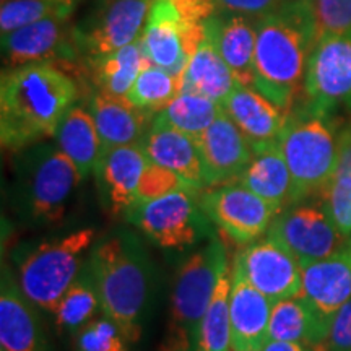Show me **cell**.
<instances>
[{
    "instance_id": "obj_42",
    "label": "cell",
    "mask_w": 351,
    "mask_h": 351,
    "mask_svg": "<svg viewBox=\"0 0 351 351\" xmlns=\"http://www.w3.org/2000/svg\"><path fill=\"white\" fill-rule=\"evenodd\" d=\"M262 351H313V348L302 343H298V341L269 340L262 348Z\"/></svg>"
},
{
    "instance_id": "obj_10",
    "label": "cell",
    "mask_w": 351,
    "mask_h": 351,
    "mask_svg": "<svg viewBox=\"0 0 351 351\" xmlns=\"http://www.w3.org/2000/svg\"><path fill=\"white\" fill-rule=\"evenodd\" d=\"M155 0H99L73 28L78 51L88 59L109 54L142 38Z\"/></svg>"
},
{
    "instance_id": "obj_40",
    "label": "cell",
    "mask_w": 351,
    "mask_h": 351,
    "mask_svg": "<svg viewBox=\"0 0 351 351\" xmlns=\"http://www.w3.org/2000/svg\"><path fill=\"white\" fill-rule=\"evenodd\" d=\"M287 0H215L218 10L230 12V13H239V15L245 16H261L267 15V13L275 12L280 8Z\"/></svg>"
},
{
    "instance_id": "obj_32",
    "label": "cell",
    "mask_w": 351,
    "mask_h": 351,
    "mask_svg": "<svg viewBox=\"0 0 351 351\" xmlns=\"http://www.w3.org/2000/svg\"><path fill=\"white\" fill-rule=\"evenodd\" d=\"M101 311L98 289L93 278L83 267L78 278L70 285V288L60 298L54 314L56 326L59 330L77 333L88 322H91L95 314Z\"/></svg>"
},
{
    "instance_id": "obj_16",
    "label": "cell",
    "mask_w": 351,
    "mask_h": 351,
    "mask_svg": "<svg viewBox=\"0 0 351 351\" xmlns=\"http://www.w3.org/2000/svg\"><path fill=\"white\" fill-rule=\"evenodd\" d=\"M207 187L236 182L254 158V150L225 111L195 140Z\"/></svg>"
},
{
    "instance_id": "obj_44",
    "label": "cell",
    "mask_w": 351,
    "mask_h": 351,
    "mask_svg": "<svg viewBox=\"0 0 351 351\" xmlns=\"http://www.w3.org/2000/svg\"><path fill=\"white\" fill-rule=\"evenodd\" d=\"M2 2H5V0H2Z\"/></svg>"
},
{
    "instance_id": "obj_31",
    "label": "cell",
    "mask_w": 351,
    "mask_h": 351,
    "mask_svg": "<svg viewBox=\"0 0 351 351\" xmlns=\"http://www.w3.org/2000/svg\"><path fill=\"white\" fill-rule=\"evenodd\" d=\"M221 111V104L207 96L181 91L156 117L195 140L213 124Z\"/></svg>"
},
{
    "instance_id": "obj_21",
    "label": "cell",
    "mask_w": 351,
    "mask_h": 351,
    "mask_svg": "<svg viewBox=\"0 0 351 351\" xmlns=\"http://www.w3.org/2000/svg\"><path fill=\"white\" fill-rule=\"evenodd\" d=\"M207 36L238 83L254 88L257 26L251 16L219 10L207 20Z\"/></svg>"
},
{
    "instance_id": "obj_11",
    "label": "cell",
    "mask_w": 351,
    "mask_h": 351,
    "mask_svg": "<svg viewBox=\"0 0 351 351\" xmlns=\"http://www.w3.org/2000/svg\"><path fill=\"white\" fill-rule=\"evenodd\" d=\"M267 236L283 244L301 267L339 252L348 239L333 225L322 202L289 205L276 215Z\"/></svg>"
},
{
    "instance_id": "obj_28",
    "label": "cell",
    "mask_w": 351,
    "mask_h": 351,
    "mask_svg": "<svg viewBox=\"0 0 351 351\" xmlns=\"http://www.w3.org/2000/svg\"><path fill=\"white\" fill-rule=\"evenodd\" d=\"M90 72L98 91L127 98L140 72L150 65L142 39L127 44L109 54L90 57Z\"/></svg>"
},
{
    "instance_id": "obj_36",
    "label": "cell",
    "mask_w": 351,
    "mask_h": 351,
    "mask_svg": "<svg viewBox=\"0 0 351 351\" xmlns=\"http://www.w3.org/2000/svg\"><path fill=\"white\" fill-rule=\"evenodd\" d=\"M320 199L337 230L351 238V174L337 173Z\"/></svg>"
},
{
    "instance_id": "obj_1",
    "label": "cell",
    "mask_w": 351,
    "mask_h": 351,
    "mask_svg": "<svg viewBox=\"0 0 351 351\" xmlns=\"http://www.w3.org/2000/svg\"><path fill=\"white\" fill-rule=\"evenodd\" d=\"M77 98L75 80L54 62L3 70L0 83L2 147L20 150L56 137L57 127Z\"/></svg>"
},
{
    "instance_id": "obj_6",
    "label": "cell",
    "mask_w": 351,
    "mask_h": 351,
    "mask_svg": "<svg viewBox=\"0 0 351 351\" xmlns=\"http://www.w3.org/2000/svg\"><path fill=\"white\" fill-rule=\"evenodd\" d=\"M217 12L215 0H155L140 38L150 64L182 77Z\"/></svg>"
},
{
    "instance_id": "obj_35",
    "label": "cell",
    "mask_w": 351,
    "mask_h": 351,
    "mask_svg": "<svg viewBox=\"0 0 351 351\" xmlns=\"http://www.w3.org/2000/svg\"><path fill=\"white\" fill-rule=\"evenodd\" d=\"M129 341L112 319H93L75 333L73 351H129Z\"/></svg>"
},
{
    "instance_id": "obj_2",
    "label": "cell",
    "mask_w": 351,
    "mask_h": 351,
    "mask_svg": "<svg viewBox=\"0 0 351 351\" xmlns=\"http://www.w3.org/2000/svg\"><path fill=\"white\" fill-rule=\"evenodd\" d=\"M254 88L291 112L302 95L307 62L319 34L309 0H287L256 21Z\"/></svg>"
},
{
    "instance_id": "obj_34",
    "label": "cell",
    "mask_w": 351,
    "mask_h": 351,
    "mask_svg": "<svg viewBox=\"0 0 351 351\" xmlns=\"http://www.w3.org/2000/svg\"><path fill=\"white\" fill-rule=\"evenodd\" d=\"M80 0H5L0 8V29L7 34L49 16H72Z\"/></svg>"
},
{
    "instance_id": "obj_39",
    "label": "cell",
    "mask_w": 351,
    "mask_h": 351,
    "mask_svg": "<svg viewBox=\"0 0 351 351\" xmlns=\"http://www.w3.org/2000/svg\"><path fill=\"white\" fill-rule=\"evenodd\" d=\"M326 346L328 351H351V300L333 315Z\"/></svg>"
},
{
    "instance_id": "obj_43",
    "label": "cell",
    "mask_w": 351,
    "mask_h": 351,
    "mask_svg": "<svg viewBox=\"0 0 351 351\" xmlns=\"http://www.w3.org/2000/svg\"><path fill=\"white\" fill-rule=\"evenodd\" d=\"M313 351H328V350H327L326 343H319V345L313 346Z\"/></svg>"
},
{
    "instance_id": "obj_5",
    "label": "cell",
    "mask_w": 351,
    "mask_h": 351,
    "mask_svg": "<svg viewBox=\"0 0 351 351\" xmlns=\"http://www.w3.org/2000/svg\"><path fill=\"white\" fill-rule=\"evenodd\" d=\"M228 269L226 247L215 236L184 261L173 285L161 351H195L202 317L219 276Z\"/></svg>"
},
{
    "instance_id": "obj_13",
    "label": "cell",
    "mask_w": 351,
    "mask_h": 351,
    "mask_svg": "<svg viewBox=\"0 0 351 351\" xmlns=\"http://www.w3.org/2000/svg\"><path fill=\"white\" fill-rule=\"evenodd\" d=\"M82 182L77 166L59 148H39L28 178V208L34 219L57 223L64 218L69 199Z\"/></svg>"
},
{
    "instance_id": "obj_26",
    "label": "cell",
    "mask_w": 351,
    "mask_h": 351,
    "mask_svg": "<svg viewBox=\"0 0 351 351\" xmlns=\"http://www.w3.org/2000/svg\"><path fill=\"white\" fill-rule=\"evenodd\" d=\"M236 182L270 202L280 212L298 204L295 182L280 145L254 153L252 161Z\"/></svg>"
},
{
    "instance_id": "obj_29",
    "label": "cell",
    "mask_w": 351,
    "mask_h": 351,
    "mask_svg": "<svg viewBox=\"0 0 351 351\" xmlns=\"http://www.w3.org/2000/svg\"><path fill=\"white\" fill-rule=\"evenodd\" d=\"M328 330L302 298H288L271 306L269 340L298 341L306 346L326 343Z\"/></svg>"
},
{
    "instance_id": "obj_19",
    "label": "cell",
    "mask_w": 351,
    "mask_h": 351,
    "mask_svg": "<svg viewBox=\"0 0 351 351\" xmlns=\"http://www.w3.org/2000/svg\"><path fill=\"white\" fill-rule=\"evenodd\" d=\"M271 302L245 278L244 271L232 262L231 271V350L262 351L269 341Z\"/></svg>"
},
{
    "instance_id": "obj_23",
    "label": "cell",
    "mask_w": 351,
    "mask_h": 351,
    "mask_svg": "<svg viewBox=\"0 0 351 351\" xmlns=\"http://www.w3.org/2000/svg\"><path fill=\"white\" fill-rule=\"evenodd\" d=\"M88 109L106 150L121 145L142 143L155 117L134 106L127 98L103 91H96Z\"/></svg>"
},
{
    "instance_id": "obj_17",
    "label": "cell",
    "mask_w": 351,
    "mask_h": 351,
    "mask_svg": "<svg viewBox=\"0 0 351 351\" xmlns=\"http://www.w3.org/2000/svg\"><path fill=\"white\" fill-rule=\"evenodd\" d=\"M302 298L322 326L330 330L333 315L351 300V245L302 265Z\"/></svg>"
},
{
    "instance_id": "obj_15",
    "label": "cell",
    "mask_w": 351,
    "mask_h": 351,
    "mask_svg": "<svg viewBox=\"0 0 351 351\" xmlns=\"http://www.w3.org/2000/svg\"><path fill=\"white\" fill-rule=\"evenodd\" d=\"M234 262L244 271L245 278L271 302L300 296L302 285L300 261L269 236L254 241L236 254Z\"/></svg>"
},
{
    "instance_id": "obj_22",
    "label": "cell",
    "mask_w": 351,
    "mask_h": 351,
    "mask_svg": "<svg viewBox=\"0 0 351 351\" xmlns=\"http://www.w3.org/2000/svg\"><path fill=\"white\" fill-rule=\"evenodd\" d=\"M142 148L152 163L173 171L194 189L207 187L204 168L194 138L155 116L142 140Z\"/></svg>"
},
{
    "instance_id": "obj_3",
    "label": "cell",
    "mask_w": 351,
    "mask_h": 351,
    "mask_svg": "<svg viewBox=\"0 0 351 351\" xmlns=\"http://www.w3.org/2000/svg\"><path fill=\"white\" fill-rule=\"evenodd\" d=\"M85 269L98 289L101 313L119 326L129 343L142 337V320L150 295V265L138 241L129 232L99 241Z\"/></svg>"
},
{
    "instance_id": "obj_9",
    "label": "cell",
    "mask_w": 351,
    "mask_h": 351,
    "mask_svg": "<svg viewBox=\"0 0 351 351\" xmlns=\"http://www.w3.org/2000/svg\"><path fill=\"white\" fill-rule=\"evenodd\" d=\"M127 218L153 243L165 249H182L204 238L207 215L195 189H182L158 199L137 202Z\"/></svg>"
},
{
    "instance_id": "obj_30",
    "label": "cell",
    "mask_w": 351,
    "mask_h": 351,
    "mask_svg": "<svg viewBox=\"0 0 351 351\" xmlns=\"http://www.w3.org/2000/svg\"><path fill=\"white\" fill-rule=\"evenodd\" d=\"M231 271H223L202 317L195 351H228L231 348Z\"/></svg>"
},
{
    "instance_id": "obj_20",
    "label": "cell",
    "mask_w": 351,
    "mask_h": 351,
    "mask_svg": "<svg viewBox=\"0 0 351 351\" xmlns=\"http://www.w3.org/2000/svg\"><path fill=\"white\" fill-rule=\"evenodd\" d=\"M33 302L3 267L0 283V351H49Z\"/></svg>"
},
{
    "instance_id": "obj_12",
    "label": "cell",
    "mask_w": 351,
    "mask_h": 351,
    "mask_svg": "<svg viewBox=\"0 0 351 351\" xmlns=\"http://www.w3.org/2000/svg\"><path fill=\"white\" fill-rule=\"evenodd\" d=\"M207 218L236 244H251L267 234L280 210L238 182L217 186L199 197Z\"/></svg>"
},
{
    "instance_id": "obj_41",
    "label": "cell",
    "mask_w": 351,
    "mask_h": 351,
    "mask_svg": "<svg viewBox=\"0 0 351 351\" xmlns=\"http://www.w3.org/2000/svg\"><path fill=\"white\" fill-rule=\"evenodd\" d=\"M339 165H337V173L351 174V124L343 127L339 132Z\"/></svg>"
},
{
    "instance_id": "obj_27",
    "label": "cell",
    "mask_w": 351,
    "mask_h": 351,
    "mask_svg": "<svg viewBox=\"0 0 351 351\" xmlns=\"http://www.w3.org/2000/svg\"><path fill=\"white\" fill-rule=\"evenodd\" d=\"M181 78L182 91L207 96L219 104L238 85L231 69L208 36H205L199 49L191 57Z\"/></svg>"
},
{
    "instance_id": "obj_38",
    "label": "cell",
    "mask_w": 351,
    "mask_h": 351,
    "mask_svg": "<svg viewBox=\"0 0 351 351\" xmlns=\"http://www.w3.org/2000/svg\"><path fill=\"white\" fill-rule=\"evenodd\" d=\"M317 34L351 29V0H309Z\"/></svg>"
},
{
    "instance_id": "obj_4",
    "label": "cell",
    "mask_w": 351,
    "mask_h": 351,
    "mask_svg": "<svg viewBox=\"0 0 351 351\" xmlns=\"http://www.w3.org/2000/svg\"><path fill=\"white\" fill-rule=\"evenodd\" d=\"M332 116L301 106L289 112L280 150L295 182L296 202L320 197L337 174L339 145Z\"/></svg>"
},
{
    "instance_id": "obj_14",
    "label": "cell",
    "mask_w": 351,
    "mask_h": 351,
    "mask_svg": "<svg viewBox=\"0 0 351 351\" xmlns=\"http://www.w3.org/2000/svg\"><path fill=\"white\" fill-rule=\"evenodd\" d=\"M70 16L57 15L2 34V56L7 70L36 62H72L78 51Z\"/></svg>"
},
{
    "instance_id": "obj_24",
    "label": "cell",
    "mask_w": 351,
    "mask_h": 351,
    "mask_svg": "<svg viewBox=\"0 0 351 351\" xmlns=\"http://www.w3.org/2000/svg\"><path fill=\"white\" fill-rule=\"evenodd\" d=\"M148 161L140 143L121 145L104 153L96 174L114 213L127 212L137 202L138 184Z\"/></svg>"
},
{
    "instance_id": "obj_25",
    "label": "cell",
    "mask_w": 351,
    "mask_h": 351,
    "mask_svg": "<svg viewBox=\"0 0 351 351\" xmlns=\"http://www.w3.org/2000/svg\"><path fill=\"white\" fill-rule=\"evenodd\" d=\"M57 148L77 166L82 182L96 173L103 161L104 148L90 109L73 104L56 132Z\"/></svg>"
},
{
    "instance_id": "obj_33",
    "label": "cell",
    "mask_w": 351,
    "mask_h": 351,
    "mask_svg": "<svg viewBox=\"0 0 351 351\" xmlns=\"http://www.w3.org/2000/svg\"><path fill=\"white\" fill-rule=\"evenodd\" d=\"M182 91V78L168 70L147 65L132 85L127 99L142 111L156 116Z\"/></svg>"
},
{
    "instance_id": "obj_8",
    "label": "cell",
    "mask_w": 351,
    "mask_h": 351,
    "mask_svg": "<svg viewBox=\"0 0 351 351\" xmlns=\"http://www.w3.org/2000/svg\"><path fill=\"white\" fill-rule=\"evenodd\" d=\"M302 106L332 116L351 111V29L324 33L315 41L307 62Z\"/></svg>"
},
{
    "instance_id": "obj_37",
    "label": "cell",
    "mask_w": 351,
    "mask_h": 351,
    "mask_svg": "<svg viewBox=\"0 0 351 351\" xmlns=\"http://www.w3.org/2000/svg\"><path fill=\"white\" fill-rule=\"evenodd\" d=\"M182 189H194V187L189 186L181 176L173 173V171L148 161L147 168H145L142 179H140V184H138L137 202L158 199V197L168 195L171 192L182 191ZM137 202H135V204H137Z\"/></svg>"
},
{
    "instance_id": "obj_18",
    "label": "cell",
    "mask_w": 351,
    "mask_h": 351,
    "mask_svg": "<svg viewBox=\"0 0 351 351\" xmlns=\"http://www.w3.org/2000/svg\"><path fill=\"white\" fill-rule=\"evenodd\" d=\"M221 108L251 145L254 153L280 145L289 112L271 103L256 88L238 83L223 101Z\"/></svg>"
},
{
    "instance_id": "obj_7",
    "label": "cell",
    "mask_w": 351,
    "mask_h": 351,
    "mask_svg": "<svg viewBox=\"0 0 351 351\" xmlns=\"http://www.w3.org/2000/svg\"><path fill=\"white\" fill-rule=\"evenodd\" d=\"M96 236L93 228L44 241L26 252L19 263V283L25 296L39 309L54 313L60 298L83 270L85 256Z\"/></svg>"
}]
</instances>
